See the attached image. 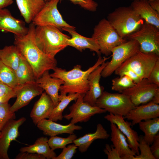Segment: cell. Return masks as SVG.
I'll return each mask as SVG.
<instances>
[{
	"label": "cell",
	"instance_id": "4dcf8cb0",
	"mask_svg": "<svg viewBox=\"0 0 159 159\" xmlns=\"http://www.w3.org/2000/svg\"><path fill=\"white\" fill-rule=\"evenodd\" d=\"M80 94L78 93H62L59 95V102L54 109L52 113L48 119L54 122L61 121L63 119L62 113L64 110L72 101H76Z\"/></svg>",
	"mask_w": 159,
	"mask_h": 159
},
{
	"label": "cell",
	"instance_id": "52a82bcc",
	"mask_svg": "<svg viewBox=\"0 0 159 159\" xmlns=\"http://www.w3.org/2000/svg\"><path fill=\"white\" fill-rule=\"evenodd\" d=\"M95 106L114 115L124 117L135 107L129 97L122 93L103 91L96 100Z\"/></svg>",
	"mask_w": 159,
	"mask_h": 159
},
{
	"label": "cell",
	"instance_id": "603a6c76",
	"mask_svg": "<svg viewBox=\"0 0 159 159\" xmlns=\"http://www.w3.org/2000/svg\"><path fill=\"white\" fill-rule=\"evenodd\" d=\"M17 7L25 22L30 24L44 6L43 0H16Z\"/></svg>",
	"mask_w": 159,
	"mask_h": 159
},
{
	"label": "cell",
	"instance_id": "e575fe53",
	"mask_svg": "<svg viewBox=\"0 0 159 159\" xmlns=\"http://www.w3.org/2000/svg\"><path fill=\"white\" fill-rule=\"evenodd\" d=\"M139 137V148L140 153L138 155H130L128 159H155L151 152L150 145L145 141L143 136Z\"/></svg>",
	"mask_w": 159,
	"mask_h": 159
},
{
	"label": "cell",
	"instance_id": "44dd1931",
	"mask_svg": "<svg viewBox=\"0 0 159 159\" xmlns=\"http://www.w3.org/2000/svg\"><path fill=\"white\" fill-rule=\"evenodd\" d=\"M37 127L42 131L44 135L52 136L64 133H74L75 130L82 129L81 126L70 123L66 125L57 123L55 122L46 119H43L37 124Z\"/></svg>",
	"mask_w": 159,
	"mask_h": 159
},
{
	"label": "cell",
	"instance_id": "5b68a950",
	"mask_svg": "<svg viewBox=\"0 0 159 159\" xmlns=\"http://www.w3.org/2000/svg\"><path fill=\"white\" fill-rule=\"evenodd\" d=\"M92 38L98 45L101 54L106 56L112 53L113 48L127 41L119 36L107 19L105 18L95 26Z\"/></svg>",
	"mask_w": 159,
	"mask_h": 159
},
{
	"label": "cell",
	"instance_id": "f546056e",
	"mask_svg": "<svg viewBox=\"0 0 159 159\" xmlns=\"http://www.w3.org/2000/svg\"><path fill=\"white\" fill-rule=\"evenodd\" d=\"M138 124L140 129L144 133V140L149 145H151L158 133L159 117L142 121Z\"/></svg>",
	"mask_w": 159,
	"mask_h": 159
},
{
	"label": "cell",
	"instance_id": "7c38bea8",
	"mask_svg": "<svg viewBox=\"0 0 159 159\" xmlns=\"http://www.w3.org/2000/svg\"><path fill=\"white\" fill-rule=\"evenodd\" d=\"M159 89V86L151 82L148 79L144 78L122 93L127 95L134 105L137 106L150 101Z\"/></svg>",
	"mask_w": 159,
	"mask_h": 159
},
{
	"label": "cell",
	"instance_id": "836d02e7",
	"mask_svg": "<svg viewBox=\"0 0 159 159\" xmlns=\"http://www.w3.org/2000/svg\"><path fill=\"white\" fill-rule=\"evenodd\" d=\"M77 138L74 133L70 134L66 138L56 136H51L48 140V144L53 150L57 149H63L68 144L73 143V141Z\"/></svg>",
	"mask_w": 159,
	"mask_h": 159
},
{
	"label": "cell",
	"instance_id": "f907efd6",
	"mask_svg": "<svg viewBox=\"0 0 159 159\" xmlns=\"http://www.w3.org/2000/svg\"><path fill=\"white\" fill-rule=\"evenodd\" d=\"M0 133H1V131L0 132Z\"/></svg>",
	"mask_w": 159,
	"mask_h": 159
},
{
	"label": "cell",
	"instance_id": "b9f144b4",
	"mask_svg": "<svg viewBox=\"0 0 159 159\" xmlns=\"http://www.w3.org/2000/svg\"><path fill=\"white\" fill-rule=\"evenodd\" d=\"M16 159H46L43 155L36 153L21 152L15 157Z\"/></svg>",
	"mask_w": 159,
	"mask_h": 159
},
{
	"label": "cell",
	"instance_id": "e0dca14e",
	"mask_svg": "<svg viewBox=\"0 0 159 159\" xmlns=\"http://www.w3.org/2000/svg\"><path fill=\"white\" fill-rule=\"evenodd\" d=\"M159 117V105L150 101L142 105L135 106L123 117L124 119L131 120L132 125H133L143 120Z\"/></svg>",
	"mask_w": 159,
	"mask_h": 159
},
{
	"label": "cell",
	"instance_id": "ab89813d",
	"mask_svg": "<svg viewBox=\"0 0 159 159\" xmlns=\"http://www.w3.org/2000/svg\"><path fill=\"white\" fill-rule=\"evenodd\" d=\"M104 152L107 155L108 159H121L118 151L112 145L106 144Z\"/></svg>",
	"mask_w": 159,
	"mask_h": 159
},
{
	"label": "cell",
	"instance_id": "ee69618b",
	"mask_svg": "<svg viewBox=\"0 0 159 159\" xmlns=\"http://www.w3.org/2000/svg\"><path fill=\"white\" fill-rule=\"evenodd\" d=\"M123 75L128 76L135 84L138 83L142 80L137 74L131 69H128L122 72L119 76Z\"/></svg>",
	"mask_w": 159,
	"mask_h": 159
},
{
	"label": "cell",
	"instance_id": "f1b7e54d",
	"mask_svg": "<svg viewBox=\"0 0 159 159\" xmlns=\"http://www.w3.org/2000/svg\"><path fill=\"white\" fill-rule=\"evenodd\" d=\"M15 72L19 85L36 82L33 69L22 55Z\"/></svg>",
	"mask_w": 159,
	"mask_h": 159
},
{
	"label": "cell",
	"instance_id": "bcb514c9",
	"mask_svg": "<svg viewBox=\"0 0 159 159\" xmlns=\"http://www.w3.org/2000/svg\"><path fill=\"white\" fill-rule=\"evenodd\" d=\"M13 2V0H0V9L5 8Z\"/></svg>",
	"mask_w": 159,
	"mask_h": 159
},
{
	"label": "cell",
	"instance_id": "5bb4252c",
	"mask_svg": "<svg viewBox=\"0 0 159 159\" xmlns=\"http://www.w3.org/2000/svg\"><path fill=\"white\" fill-rule=\"evenodd\" d=\"M104 118L110 123L115 124L127 138L129 146L136 154H139V137L137 132L131 127V123L124 120L123 116L114 115L111 113L107 114Z\"/></svg>",
	"mask_w": 159,
	"mask_h": 159
},
{
	"label": "cell",
	"instance_id": "f35d334b",
	"mask_svg": "<svg viewBox=\"0 0 159 159\" xmlns=\"http://www.w3.org/2000/svg\"><path fill=\"white\" fill-rule=\"evenodd\" d=\"M78 147L74 144L70 145L63 148L62 152L54 159H71L77 151Z\"/></svg>",
	"mask_w": 159,
	"mask_h": 159
},
{
	"label": "cell",
	"instance_id": "9a60e30c",
	"mask_svg": "<svg viewBox=\"0 0 159 159\" xmlns=\"http://www.w3.org/2000/svg\"><path fill=\"white\" fill-rule=\"evenodd\" d=\"M14 90L16 99L10 107L11 111L13 112L27 105L34 98L41 95L44 90L36 82L19 85Z\"/></svg>",
	"mask_w": 159,
	"mask_h": 159
},
{
	"label": "cell",
	"instance_id": "30bf717a",
	"mask_svg": "<svg viewBox=\"0 0 159 159\" xmlns=\"http://www.w3.org/2000/svg\"><path fill=\"white\" fill-rule=\"evenodd\" d=\"M60 0H51L45 2L43 7L33 20L35 26H50L61 29L64 27L75 29L62 18L57 8Z\"/></svg>",
	"mask_w": 159,
	"mask_h": 159
},
{
	"label": "cell",
	"instance_id": "f6af8a7d",
	"mask_svg": "<svg viewBox=\"0 0 159 159\" xmlns=\"http://www.w3.org/2000/svg\"><path fill=\"white\" fill-rule=\"evenodd\" d=\"M151 7L159 13V0L148 1Z\"/></svg>",
	"mask_w": 159,
	"mask_h": 159
},
{
	"label": "cell",
	"instance_id": "cb8c5ba5",
	"mask_svg": "<svg viewBox=\"0 0 159 159\" xmlns=\"http://www.w3.org/2000/svg\"><path fill=\"white\" fill-rule=\"evenodd\" d=\"M130 5L145 22L159 28V13L151 7L148 0H134Z\"/></svg>",
	"mask_w": 159,
	"mask_h": 159
},
{
	"label": "cell",
	"instance_id": "2e32d148",
	"mask_svg": "<svg viewBox=\"0 0 159 159\" xmlns=\"http://www.w3.org/2000/svg\"><path fill=\"white\" fill-rule=\"evenodd\" d=\"M28 30L29 27L25 26L24 22L14 17L8 9H0V32L21 36L26 34Z\"/></svg>",
	"mask_w": 159,
	"mask_h": 159
},
{
	"label": "cell",
	"instance_id": "c3c4849f",
	"mask_svg": "<svg viewBox=\"0 0 159 159\" xmlns=\"http://www.w3.org/2000/svg\"><path fill=\"white\" fill-rule=\"evenodd\" d=\"M43 0L45 2H46L47 1H49L51 0Z\"/></svg>",
	"mask_w": 159,
	"mask_h": 159
},
{
	"label": "cell",
	"instance_id": "681fc988",
	"mask_svg": "<svg viewBox=\"0 0 159 159\" xmlns=\"http://www.w3.org/2000/svg\"><path fill=\"white\" fill-rule=\"evenodd\" d=\"M131 0V1H133V0ZM148 1H151V0H147Z\"/></svg>",
	"mask_w": 159,
	"mask_h": 159
},
{
	"label": "cell",
	"instance_id": "6da1fadb",
	"mask_svg": "<svg viewBox=\"0 0 159 159\" xmlns=\"http://www.w3.org/2000/svg\"><path fill=\"white\" fill-rule=\"evenodd\" d=\"M35 26L31 23L26 34L14 35V44L31 66L36 80L46 71L53 70L56 67L57 62L55 58L45 54L37 46L35 39Z\"/></svg>",
	"mask_w": 159,
	"mask_h": 159
},
{
	"label": "cell",
	"instance_id": "d6a6232c",
	"mask_svg": "<svg viewBox=\"0 0 159 159\" xmlns=\"http://www.w3.org/2000/svg\"><path fill=\"white\" fill-rule=\"evenodd\" d=\"M112 80L111 89L120 93L134 86L135 84L128 76L123 75Z\"/></svg>",
	"mask_w": 159,
	"mask_h": 159
},
{
	"label": "cell",
	"instance_id": "ba28073f",
	"mask_svg": "<svg viewBox=\"0 0 159 159\" xmlns=\"http://www.w3.org/2000/svg\"><path fill=\"white\" fill-rule=\"evenodd\" d=\"M127 37L138 42L140 51L159 56V28L155 26L144 22L138 30Z\"/></svg>",
	"mask_w": 159,
	"mask_h": 159
},
{
	"label": "cell",
	"instance_id": "4316f807",
	"mask_svg": "<svg viewBox=\"0 0 159 159\" xmlns=\"http://www.w3.org/2000/svg\"><path fill=\"white\" fill-rule=\"evenodd\" d=\"M47 138L42 137L38 138L32 145L22 147L20 152H28L42 155L47 159H54L57 156L50 148Z\"/></svg>",
	"mask_w": 159,
	"mask_h": 159
},
{
	"label": "cell",
	"instance_id": "d6986e66",
	"mask_svg": "<svg viewBox=\"0 0 159 159\" xmlns=\"http://www.w3.org/2000/svg\"><path fill=\"white\" fill-rule=\"evenodd\" d=\"M61 29L68 32L72 37L67 41V46L73 47L80 52L88 49L96 52L99 56L100 55L99 47L93 38L86 37L80 35L74 28L64 27Z\"/></svg>",
	"mask_w": 159,
	"mask_h": 159
},
{
	"label": "cell",
	"instance_id": "8992f818",
	"mask_svg": "<svg viewBox=\"0 0 159 159\" xmlns=\"http://www.w3.org/2000/svg\"><path fill=\"white\" fill-rule=\"evenodd\" d=\"M159 56L152 53H146L138 51L130 57L115 71L118 75L122 72L131 69L137 74L142 79H148Z\"/></svg>",
	"mask_w": 159,
	"mask_h": 159
},
{
	"label": "cell",
	"instance_id": "816d5d0a",
	"mask_svg": "<svg viewBox=\"0 0 159 159\" xmlns=\"http://www.w3.org/2000/svg\"><path fill=\"white\" fill-rule=\"evenodd\" d=\"M0 103H1L0 102Z\"/></svg>",
	"mask_w": 159,
	"mask_h": 159
},
{
	"label": "cell",
	"instance_id": "8d00e7d4",
	"mask_svg": "<svg viewBox=\"0 0 159 159\" xmlns=\"http://www.w3.org/2000/svg\"><path fill=\"white\" fill-rule=\"evenodd\" d=\"M16 97V94L13 88L0 82V103H8L11 98Z\"/></svg>",
	"mask_w": 159,
	"mask_h": 159
},
{
	"label": "cell",
	"instance_id": "83f0119b",
	"mask_svg": "<svg viewBox=\"0 0 159 159\" xmlns=\"http://www.w3.org/2000/svg\"><path fill=\"white\" fill-rule=\"evenodd\" d=\"M22 55L15 45L6 46L0 49V59L6 66L15 72Z\"/></svg>",
	"mask_w": 159,
	"mask_h": 159
},
{
	"label": "cell",
	"instance_id": "4fadbf2b",
	"mask_svg": "<svg viewBox=\"0 0 159 159\" xmlns=\"http://www.w3.org/2000/svg\"><path fill=\"white\" fill-rule=\"evenodd\" d=\"M26 119L22 117L18 120L9 121L3 127L0 134V159H9L8 151L11 141L15 140L19 135V127Z\"/></svg>",
	"mask_w": 159,
	"mask_h": 159
},
{
	"label": "cell",
	"instance_id": "7dc6e473",
	"mask_svg": "<svg viewBox=\"0 0 159 159\" xmlns=\"http://www.w3.org/2000/svg\"><path fill=\"white\" fill-rule=\"evenodd\" d=\"M154 103L158 104L159 103V89L156 92L152 99L150 101Z\"/></svg>",
	"mask_w": 159,
	"mask_h": 159
},
{
	"label": "cell",
	"instance_id": "7402d4cb",
	"mask_svg": "<svg viewBox=\"0 0 159 159\" xmlns=\"http://www.w3.org/2000/svg\"><path fill=\"white\" fill-rule=\"evenodd\" d=\"M38 86L42 88L50 97L54 106L59 102L58 94L61 86L64 83L62 80L51 77L49 71H46L36 81Z\"/></svg>",
	"mask_w": 159,
	"mask_h": 159
},
{
	"label": "cell",
	"instance_id": "1f68e13d",
	"mask_svg": "<svg viewBox=\"0 0 159 159\" xmlns=\"http://www.w3.org/2000/svg\"><path fill=\"white\" fill-rule=\"evenodd\" d=\"M0 82L14 89L19 85L15 72L4 64L0 59Z\"/></svg>",
	"mask_w": 159,
	"mask_h": 159
},
{
	"label": "cell",
	"instance_id": "60d3db41",
	"mask_svg": "<svg viewBox=\"0 0 159 159\" xmlns=\"http://www.w3.org/2000/svg\"><path fill=\"white\" fill-rule=\"evenodd\" d=\"M148 79L159 86V59L156 62Z\"/></svg>",
	"mask_w": 159,
	"mask_h": 159
},
{
	"label": "cell",
	"instance_id": "9c48e42d",
	"mask_svg": "<svg viewBox=\"0 0 159 159\" xmlns=\"http://www.w3.org/2000/svg\"><path fill=\"white\" fill-rule=\"evenodd\" d=\"M138 42L134 39H130L113 48L112 50L111 59L104 67L101 76L106 78L111 75L127 59L139 50Z\"/></svg>",
	"mask_w": 159,
	"mask_h": 159
},
{
	"label": "cell",
	"instance_id": "ac0fdd59",
	"mask_svg": "<svg viewBox=\"0 0 159 159\" xmlns=\"http://www.w3.org/2000/svg\"><path fill=\"white\" fill-rule=\"evenodd\" d=\"M108 62H104L91 72L88 77L89 89L85 94L83 100L92 106H95L96 100L104 91V87L100 86V81L101 72Z\"/></svg>",
	"mask_w": 159,
	"mask_h": 159
},
{
	"label": "cell",
	"instance_id": "484cf974",
	"mask_svg": "<svg viewBox=\"0 0 159 159\" xmlns=\"http://www.w3.org/2000/svg\"><path fill=\"white\" fill-rule=\"evenodd\" d=\"M110 123L111 140L112 143V145L118 151L121 159L122 157L127 155H136V154L130 148L126 137L115 124Z\"/></svg>",
	"mask_w": 159,
	"mask_h": 159
},
{
	"label": "cell",
	"instance_id": "277c9868",
	"mask_svg": "<svg viewBox=\"0 0 159 159\" xmlns=\"http://www.w3.org/2000/svg\"><path fill=\"white\" fill-rule=\"evenodd\" d=\"M107 19L122 38L137 31L145 22L131 5L115 9L108 14Z\"/></svg>",
	"mask_w": 159,
	"mask_h": 159
},
{
	"label": "cell",
	"instance_id": "d4e9b609",
	"mask_svg": "<svg viewBox=\"0 0 159 159\" xmlns=\"http://www.w3.org/2000/svg\"><path fill=\"white\" fill-rule=\"evenodd\" d=\"M110 135L102 125L98 124L95 132L93 133L87 134L84 135L75 139L73 143L78 147L81 153L86 152L92 142L98 139H107Z\"/></svg>",
	"mask_w": 159,
	"mask_h": 159
},
{
	"label": "cell",
	"instance_id": "ffe728a7",
	"mask_svg": "<svg viewBox=\"0 0 159 159\" xmlns=\"http://www.w3.org/2000/svg\"><path fill=\"white\" fill-rule=\"evenodd\" d=\"M54 108V103L50 97L45 92L35 103L30 117L35 125L41 120L50 116Z\"/></svg>",
	"mask_w": 159,
	"mask_h": 159
},
{
	"label": "cell",
	"instance_id": "74e56055",
	"mask_svg": "<svg viewBox=\"0 0 159 159\" xmlns=\"http://www.w3.org/2000/svg\"><path fill=\"white\" fill-rule=\"evenodd\" d=\"M62 0H60L61 1ZM75 4H78L84 9L92 11H96L98 4L93 0H68Z\"/></svg>",
	"mask_w": 159,
	"mask_h": 159
},
{
	"label": "cell",
	"instance_id": "8fae6325",
	"mask_svg": "<svg viewBox=\"0 0 159 159\" xmlns=\"http://www.w3.org/2000/svg\"><path fill=\"white\" fill-rule=\"evenodd\" d=\"M85 95L80 94L75 102L69 107V113L63 116V117L67 120L71 119L70 123L75 124L79 122H86L94 115L107 112L104 109L92 106L84 102L83 98Z\"/></svg>",
	"mask_w": 159,
	"mask_h": 159
},
{
	"label": "cell",
	"instance_id": "7a4b0ae2",
	"mask_svg": "<svg viewBox=\"0 0 159 159\" xmlns=\"http://www.w3.org/2000/svg\"><path fill=\"white\" fill-rule=\"evenodd\" d=\"M108 59L99 56L95 64L85 71L82 70L81 66L78 64L68 71L56 67L53 70V73L50 75L52 77L61 79L64 82L59 90L60 94H85L89 89L88 77L90 74Z\"/></svg>",
	"mask_w": 159,
	"mask_h": 159
},
{
	"label": "cell",
	"instance_id": "3957f363",
	"mask_svg": "<svg viewBox=\"0 0 159 159\" xmlns=\"http://www.w3.org/2000/svg\"><path fill=\"white\" fill-rule=\"evenodd\" d=\"M34 35L35 42L39 49L53 58L67 46V41L70 38L60 29L50 26H36Z\"/></svg>",
	"mask_w": 159,
	"mask_h": 159
},
{
	"label": "cell",
	"instance_id": "d590c367",
	"mask_svg": "<svg viewBox=\"0 0 159 159\" xmlns=\"http://www.w3.org/2000/svg\"><path fill=\"white\" fill-rule=\"evenodd\" d=\"M11 106L8 103H0V132L10 120L15 119V112L11 111Z\"/></svg>",
	"mask_w": 159,
	"mask_h": 159
},
{
	"label": "cell",
	"instance_id": "7bdbcfd3",
	"mask_svg": "<svg viewBox=\"0 0 159 159\" xmlns=\"http://www.w3.org/2000/svg\"><path fill=\"white\" fill-rule=\"evenodd\" d=\"M150 147L151 152L155 159H159V134L156 135Z\"/></svg>",
	"mask_w": 159,
	"mask_h": 159
}]
</instances>
